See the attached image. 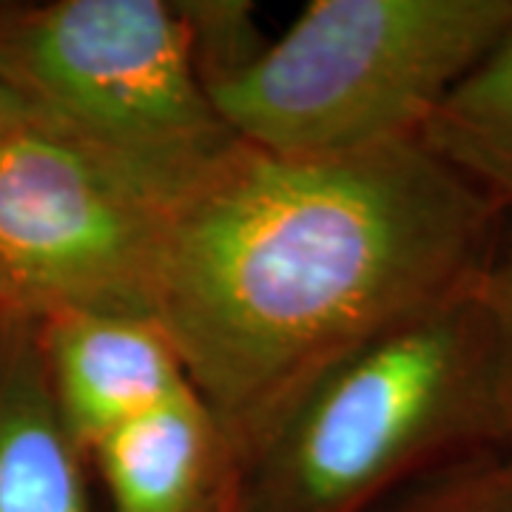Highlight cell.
Listing matches in <instances>:
<instances>
[{"mask_svg": "<svg viewBox=\"0 0 512 512\" xmlns=\"http://www.w3.org/2000/svg\"><path fill=\"white\" fill-rule=\"evenodd\" d=\"M501 220L419 137L239 143L168 208L154 313L242 453L322 370L470 288Z\"/></svg>", "mask_w": 512, "mask_h": 512, "instance_id": "obj_1", "label": "cell"}, {"mask_svg": "<svg viewBox=\"0 0 512 512\" xmlns=\"http://www.w3.org/2000/svg\"><path fill=\"white\" fill-rule=\"evenodd\" d=\"M504 444L478 279L322 370L242 453L239 512H376Z\"/></svg>", "mask_w": 512, "mask_h": 512, "instance_id": "obj_2", "label": "cell"}, {"mask_svg": "<svg viewBox=\"0 0 512 512\" xmlns=\"http://www.w3.org/2000/svg\"><path fill=\"white\" fill-rule=\"evenodd\" d=\"M510 29L512 0H313L208 92L248 146L345 154L419 137Z\"/></svg>", "mask_w": 512, "mask_h": 512, "instance_id": "obj_3", "label": "cell"}, {"mask_svg": "<svg viewBox=\"0 0 512 512\" xmlns=\"http://www.w3.org/2000/svg\"><path fill=\"white\" fill-rule=\"evenodd\" d=\"M0 77L165 208L242 143L171 0L0 6Z\"/></svg>", "mask_w": 512, "mask_h": 512, "instance_id": "obj_4", "label": "cell"}, {"mask_svg": "<svg viewBox=\"0 0 512 512\" xmlns=\"http://www.w3.org/2000/svg\"><path fill=\"white\" fill-rule=\"evenodd\" d=\"M168 208L43 117L0 134V313L157 316Z\"/></svg>", "mask_w": 512, "mask_h": 512, "instance_id": "obj_5", "label": "cell"}, {"mask_svg": "<svg viewBox=\"0 0 512 512\" xmlns=\"http://www.w3.org/2000/svg\"><path fill=\"white\" fill-rule=\"evenodd\" d=\"M37 328L57 407L86 456L126 421L194 390L157 316L69 311Z\"/></svg>", "mask_w": 512, "mask_h": 512, "instance_id": "obj_6", "label": "cell"}, {"mask_svg": "<svg viewBox=\"0 0 512 512\" xmlns=\"http://www.w3.org/2000/svg\"><path fill=\"white\" fill-rule=\"evenodd\" d=\"M109 512H239V453L197 390L126 421L89 453Z\"/></svg>", "mask_w": 512, "mask_h": 512, "instance_id": "obj_7", "label": "cell"}, {"mask_svg": "<svg viewBox=\"0 0 512 512\" xmlns=\"http://www.w3.org/2000/svg\"><path fill=\"white\" fill-rule=\"evenodd\" d=\"M0 512H94L92 461L57 407L37 319L0 313Z\"/></svg>", "mask_w": 512, "mask_h": 512, "instance_id": "obj_8", "label": "cell"}, {"mask_svg": "<svg viewBox=\"0 0 512 512\" xmlns=\"http://www.w3.org/2000/svg\"><path fill=\"white\" fill-rule=\"evenodd\" d=\"M419 140L510 211L512 29L450 89L421 126Z\"/></svg>", "mask_w": 512, "mask_h": 512, "instance_id": "obj_9", "label": "cell"}, {"mask_svg": "<svg viewBox=\"0 0 512 512\" xmlns=\"http://www.w3.org/2000/svg\"><path fill=\"white\" fill-rule=\"evenodd\" d=\"M376 512H512V444L461 458Z\"/></svg>", "mask_w": 512, "mask_h": 512, "instance_id": "obj_10", "label": "cell"}, {"mask_svg": "<svg viewBox=\"0 0 512 512\" xmlns=\"http://www.w3.org/2000/svg\"><path fill=\"white\" fill-rule=\"evenodd\" d=\"M478 296L493 339L495 393L504 444H512V208L504 211L493 248L478 274Z\"/></svg>", "mask_w": 512, "mask_h": 512, "instance_id": "obj_11", "label": "cell"}, {"mask_svg": "<svg viewBox=\"0 0 512 512\" xmlns=\"http://www.w3.org/2000/svg\"><path fill=\"white\" fill-rule=\"evenodd\" d=\"M32 114H35L32 106H29V103H26V100L0 77V134H3L6 128L23 123V120L32 117Z\"/></svg>", "mask_w": 512, "mask_h": 512, "instance_id": "obj_12", "label": "cell"}]
</instances>
